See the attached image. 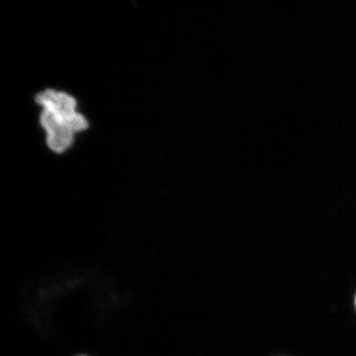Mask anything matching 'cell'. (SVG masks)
<instances>
[{
    "label": "cell",
    "mask_w": 356,
    "mask_h": 356,
    "mask_svg": "<svg viewBox=\"0 0 356 356\" xmlns=\"http://www.w3.org/2000/svg\"><path fill=\"white\" fill-rule=\"evenodd\" d=\"M40 122L47 131L49 148L56 153L65 152L73 144L74 134L88 127L87 120L81 114L65 115L51 108H43Z\"/></svg>",
    "instance_id": "cell-1"
},
{
    "label": "cell",
    "mask_w": 356,
    "mask_h": 356,
    "mask_svg": "<svg viewBox=\"0 0 356 356\" xmlns=\"http://www.w3.org/2000/svg\"><path fill=\"white\" fill-rule=\"evenodd\" d=\"M355 308H356V296H355Z\"/></svg>",
    "instance_id": "cell-2"
},
{
    "label": "cell",
    "mask_w": 356,
    "mask_h": 356,
    "mask_svg": "<svg viewBox=\"0 0 356 356\" xmlns=\"http://www.w3.org/2000/svg\"><path fill=\"white\" fill-rule=\"evenodd\" d=\"M78 356H88V355H78Z\"/></svg>",
    "instance_id": "cell-3"
}]
</instances>
